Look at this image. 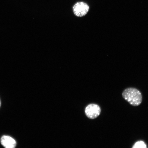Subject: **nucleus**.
Instances as JSON below:
<instances>
[{
    "label": "nucleus",
    "mask_w": 148,
    "mask_h": 148,
    "mask_svg": "<svg viewBox=\"0 0 148 148\" xmlns=\"http://www.w3.org/2000/svg\"><path fill=\"white\" fill-rule=\"evenodd\" d=\"M1 100H0V107H1Z\"/></svg>",
    "instance_id": "6"
},
{
    "label": "nucleus",
    "mask_w": 148,
    "mask_h": 148,
    "mask_svg": "<svg viewBox=\"0 0 148 148\" xmlns=\"http://www.w3.org/2000/svg\"><path fill=\"white\" fill-rule=\"evenodd\" d=\"M85 114L90 119H95L100 114L101 110L99 105L95 103L88 105L85 109Z\"/></svg>",
    "instance_id": "2"
},
{
    "label": "nucleus",
    "mask_w": 148,
    "mask_h": 148,
    "mask_svg": "<svg viewBox=\"0 0 148 148\" xmlns=\"http://www.w3.org/2000/svg\"><path fill=\"white\" fill-rule=\"evenodd\" d=\"M147 146L145 142L142 140H140L136 142L132 147L133 148H147Z\"/></svg>",
    "instance_id": "5"
},
{
    "label": "nucleus",
    "mask_w": 148,
    "mask_h": 148,
    "mask_svg": "<svg viewBox=\"0 0 148 148\" xmlns=\"http://www.w3.org/2000/svg\"><path fill=\"white\" fill-rule=\"evenodd\" d=\"M124 99L132 106H138L142 102V96L137 89L134 88H127L122 94Z\"/></svg>",
    "instance_id": "1"
},
{
    "label": "nucleus",
    "mask_w": 148,
    "mask_h": 148,
    "mask_svg": "<svg viewBox=\"0 0 148 148\" xmlns=\"http://www.w3.org/2000/svg\"><path fill=\"white\" fill-rule=\"evenodd\" d=\"M1 143L5 148H14L16 147V142L14 139L9 136H3L1 138Z\"/></svg>",
    "instance_id": "4"
},
{
    "label": "nucleus",
    "mask_w": 148,
    "mask_h": 148,
    "mask_svg": "<svg viewBox=\"0 0 148 148\" xmlns=\"http://www.w3.org/2000/svg\"><path fill=\"white\" fill-rule=\"evenodd\" d=\"M89 9L88 5L83 2H79L76 3L73 7L74 14L78 17H82L86 15Z\"/></svg>",
    "instance_id": "3"
}]
</instances>
